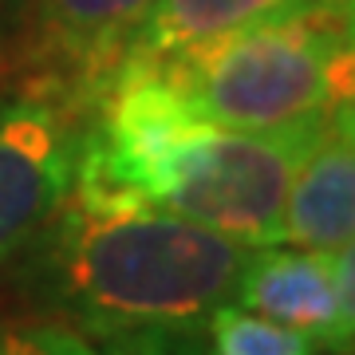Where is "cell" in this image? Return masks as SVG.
I'll list each match as a JSON object with an SVG mask.
<instances>
[{"label":"cell","mask_w":355,"mask_h":355,"mask_svg":"<svg viewBox=\"0 0 355 355\" xmlns=\"http://www.w3.org/2000/svg\"><path fill=\"white\" fill-rule=\"evenodd\" d=\"M32 284L91 331L178 324L205 328L233 304L253 245L158 205L91 209L71 193L36 237Z\"/></svg>","instance_id":"obj_1"},{"label":"cell","mask_w":355,"mask_h":355,"mask_svg":"<svg viewBox=\"0 0 355 355\" xmlns=\"http://www.w3.org/2000/svg\"><path fill=\"white\" fill-rule=\"evenodd\" d=\"M347 0H284L225 36L158 60L221 130H277L331 111L328 71Z\"/></svg>","instance_id":"obj_2"},{"label":"cell","mask_w":355,"mask_h":355,"mask_svg":"<svg viewBox=\"0 0 355 355\" xmlns=\"http://www.w3.org/2000/svg\"><path fill=\"white\" fill-rule=\"evenodd\" d=\"M328 130V114L277 130H221L202 142L158 209L190 217L241 245L284 241V205L308 150Z\"/></svg>","instance_id":"obj_3"},{"label":"cell","mask_w":355,"mask_h":355,"mask_svg":"<svg viewBox=\"0 0 355 355\" xmlns=\"http://www.w3.org/2000/svg\"><path fill=\"white\" fill-rule=\"evenodd\" d=\"M87 114L28 95L0 103V261L24 253L71 193Z\"/></svg>","instance_id":"obj_4"},{"label":"cell","mask_w":355,"mask_h":355,"mask_svg":"<svg viewBox=\"0 0 355 355\" xmlns=\"http://www.w3.org/2000/svg\"><path fill=\"white\" fill-rule=\"evenodd\" d=\"M146 8L150 0H32L36 60L60 87L71 83L79 114H91Z\"/></svg>","instance_id":"obj_5"},{"label":"cell","mask_w":355,"mask_h":355,"mask_svg":"<svg viewBox=\"0 0 355 355\" xmlns=\"http://www.w3.org/2000/svg\"><path fill=\"white\" fill-rule=\"evenodd\" d=\"M233 304L272 320L280 328L300 331L312 347L340 355V292H336V261L316 249H253L241 272Z\"/></svg>","instance_id":"obj_6"},{"label":"cell","mask_w":355,"mask_h":355,"mask_svg":"<svg viewBox=\"0 0 355 355\" xmlns=\"http://www.w3.org/2000/svg\"><path fill=\"white\" fill-rule=\"evenodd\" d=\"M284 241L316 253L355 241V139L331 123L296 170L284 205Z\"/></svg>","instance_id":"obj_7"},{"label":"cell","mask_w":355,"mask_h":355,"mask_svg":"<svg viewBox=\"0 0 355 355\" xmlns=\"http://www.w3.org/2000/svg\"><path fill=\"white\" fill-rule=\"evenodd\" d=\"M284 0H150L123 44L119 64H158L257 20ZM114 64V67H119Z\"/></svg>","instance_id":"obj_8"},{"label":"cell","mask_w":355,"mask_h":355,"mask_svg":"<svg viewBox=\"0 0 355 355\" xmlns=\"http://www.w3.org/2000/svg\"><path fill=\"white\" fill-rule=\"evenodd\" d=\"M214 355H312L316 347L292 328L257 316L241 304H221L205 324Z\"/></svg>","instance_id":"obj_9"},{"label":"cell","mask_w":355,"mask_h":355,"mask_svg":"<svg viewBox=\"0 0 355 355\" xmlns=\"http://www.w3.org/2000/svg\"><path fill=\"white\" fill-rule=\"evenodd\" d=\"M99 355H214L205 328H178V324H146L95 336Z\"/></svg>","instance_id":"obj_10"},{"label":"cell","mask_w":355,"mask_h":355,"mask_svg":"<svg viewBox=\"0 0 355 355\" xmlns=\"http://www.w3.org/2000/svg\"><path fill=\"white\" fill-rule=\"evenodd\" d=\"M0 355H99L67 324H12L0 328Z\"/></svg>","instance_id":"obj_11"},{"label":"cell","mask_w":355,"mask_h":355,"mask_svg":"<svg viewBox=\"0 0 355 355\" xmlns=\"http://www.w3.org/2000/svg\"><path fill=\"white\" fill-rule=\"evenodd\" d=\"M331 261H336V292H340V355H355V241L336 249Z\"/></svg>","instance_id":"obj_12"},{"label":"cell","mask_w":355,"mask_h":355,"mask_svg":"<svg viewBox=\"0 0 355 355\" xmlns=\"http://www.w3.org/2000/svg\"><path fill=\"white\" fill-rule=\"evenodd\" d=\"M328 95H331V103L355 95V0H347V36H343V48L331 60Z\"/></svg>","instance_id":"obj_13"},{"label":"cell","mask_w":355,"mask_h":355,"mask_svg":"<svg viewBox=\"0 0 355 355\" xmlns=\"http://www.w3.org/2000/svg\"><path fill=\"white\" fill-rule=\"evenodd\" d=\"M328 123L340 135H347V139H355V95L352 99H340V103H331V111H328Z\"/></svg>","instance_id":"obj_14"},{"label":"cell","mask_w":355,"mask_h":355,"mask_svg":"<svg viewBox=\"0 0 355 355\" xmlns=\"http://www.w3.org/2000/svg\"><path fill=\"white\" fill-rule=\"evenodd\" d=\"M12 4H16V0H0V32H4L8 16H12Z\"/></svg>","instance_id":"obj_15"}]
</instances>
